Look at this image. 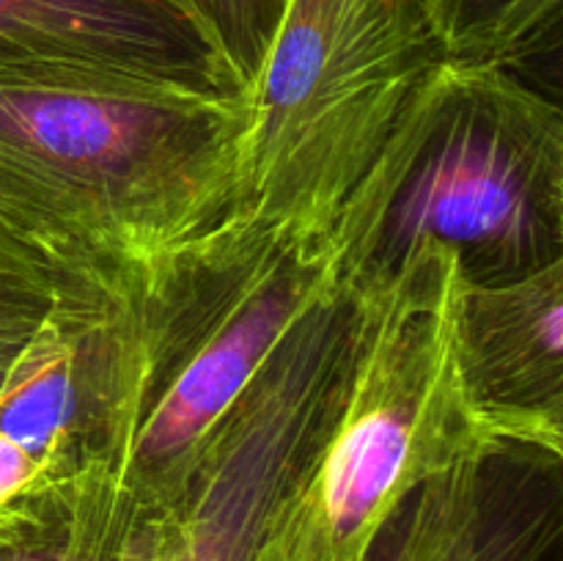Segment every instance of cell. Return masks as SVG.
<instances>
[{
	"instance_id": "obj_1",
	"label": "cell",
	"mask_w": 563,
	"mask_h": 561,
	"mask_svg": "<svg viewBox=\"0 0 563 561\" xmlns=\"http://www.w3.org/2000/svg\"><path fill=\"white\" fill-rule=\"evenodd\" d=\"M234 94L86 69L0 72V207L75 292L130 306L231 209Z\"/></svg>"
},
{
	"instance_id": "obj_2",
	"label": "cell",
	"mask_w": 563,
	"mask_h": 561,
	"mask_svg": "<svg viewBox=\"0 0 563 561\" xmlns=\"http://www.w3.org/2000/svg\"><path fill=\"white\" fill-rule=\"evenodd\" d=\"M454 248L467 284L520 278L563 258V110L511 69L438 61L322 242L361 292L421 242Z\"/></svg>"
},
{
	"instance_id": "obj_3",
	"label": "cell",
	"mask_w": 563,
	"mask_h": 561,
	"mask_svg": "<svg viewBox=\"0 0 563 561\" xmlns=\"http://www.w3.org/2000/svg\"><path fill=\"white\" fill-rule=\"evenodd\" d=\"M462 289L454 248L427 240L383 280L350 292L344 388L262 561H352L410 490L506 438L467 391Z\"/></svg>"
},
{
	"instance_id": "obj_4",
	"label": "cell",
	"mask_w": 563,
	"mask_h": 561,
	"mask_svg": "<svg viewBox=\"0 0 563 561\" xmlns=\"http://www.w3.org/2000/svg\"><path fill=\"white\" fill-rule=\"evenodd\" d=\"M443 61L423 0H289L242 108L223 223L322 245L418 82Z\"/></svg>"
},
{
	"instance_id": "obj_5",
	"label": "cell",
	"mask_w": 563,
	"mask_h": 561,
	"mask_svg": "<svg viewBox=\"0 0 563 561\" xmlns=\"http://www.w3.org/2000/svg\"><path fill=\"white\" fill-rule=\"evenodd\" d=\"M330 275L322 245L223 223L124 308L104 465L135 498L168 509L225 413Z\"/></svg>"
},
{
	"instance_id": "obj_6",
	"label": "cell",
	"mask_w": 563,
	"mask_h": 561,
	"mask_svg": "<svg viewBox=\"0 0 563 561\" xmlns=\"http://www.w3.org/2000/svg\"><path fill=\"white\" fill-rule=\"evenodd\" d=\"M355 314L322 292L198 454L163 515L154 561H262L339 405Z\"/></svg>"
},
{
	"instance_id": "obj_7",
	"label": "cell",
	"mask_w": 563,
	"mask_h": 561,
	"mask_svg": "<svg viewBox=\"0 0 563 561\" xmlns=\"http://www.w3.org/2000/svg\"><path fill=\"white\" fill-rule=\"evenodd\" d=\"M352 561H563V449L478 446L410 490Z\"/></svg>"
},
{
	"instance_id": "obj_8",
	"label": "cell",
	"mask_w": 563,
	"mask_h": 561,
	"mask_svg": "<svg viewBox=\"0 0 563 561\" xmlns=\"http://www.w3.org/2000/svg\"><path fill=\"white\" fill-rule=\"evenodd\" d=\"M124 308L93 297L66 300L0 388V435L47 479L104 462L119 407Z\"/></svg>"
},
{
	"instance_id": "obj_9",
	"label": "cell",
	"mask_w": 563,
	"mask_h": 561,
	"mask_svg": "<svg viewBox=\"0 0 563 561\" xmlns=\"http://www.w3.org/2000/svg\"><path fill=\"white\" fill-rule=\"evenodd\" d=\"M467 391L506 438L563 449V258L467 284L460 308Z\"/></svg>"
},
{
	"instance_id": "obj_10",
	"label": "cell",
	"mask_w": 563,
	"mask_h": 561,
	"mask_svg": "<svg viewBox=\"0 0 563 561\" xmlns=\"http://www.w3.org/2000/svg\"><path fill=\"white\" fill-rule=\"evenodd\" d=\"M3 69L113 72L225 91L170 0H0Z\"/></svg>"
},
{
	"instance_id": "obj_11",
	"label": "cell",
	"mask_w": 563,
	"mask_h": 561,
	"mask_svg": "<svg viewBox=\"0 0 563 561\" xmlns=\"http://www.w3.org/2000/svg\"><path fill=\"white\" fill-rule=\"evenodd\" d=\"M163 515L88 462L0 506V561H154Z\"/></svg>"
},
{
	"instance_id": "obj_12",
	"label": "cell",
	"mask_w": 563,
	"mask_h": 561,
	"mask_svg": "<svg viewBox=\"0 0 563 561\" xmlns=\"http://www.w3.org/2000/svg\"><path fill=\"white\" fill-rule=\"evenodd\" d=\"M445 61L511 69L539 82L559 75L563 0H423ZM542 86V82H539Z\"/></svg>"
},
{
	"instance_id": "obj_13",
	"label": "cell",
	"mask_w": 563,
	"mask_h": 561,
	"mask_svg": "<svg viewBox=\"0 0 563 561\" xmlns=\"http://www.w3.org/2000/svg\"><path fill=\"white\" fill-rule=\"evenodd\" d=\"M71 297H86L0 207V388L20 352ZM97 300V297H93Z\"/></svg>"
},
{
	"instance_id": "obj_14",
	"label": "cell",
	"mask_w": 563,
	"mask_h": 561,
	"mask_svg": "<svg viewBox=\"0 0 563 561\" xmlns=\"http://www.w3.org/2000/svg\"><path fill=\"white\" fill-rule=\"evenodd\" d=\"M198 33L225 91L242 94L256 77L289 0H170Z\"/></svg>"
},
{
	"instance_id": "obj_15",
	"label": "cell",
	"mask_w": 563,
	"mask_h": 561,
	"mask_svg": "<svg viewBox=\"0 0 563 561\" xmlns=\"http://www.w3.org/2000/svg\"><path fill=\"white\" fill-rule=\"evenodd\" d=\"M44 482H49V479L44 476L42 468L20 446L0 435V506L11 504Z\"/></svg>"
}]
</instances>
